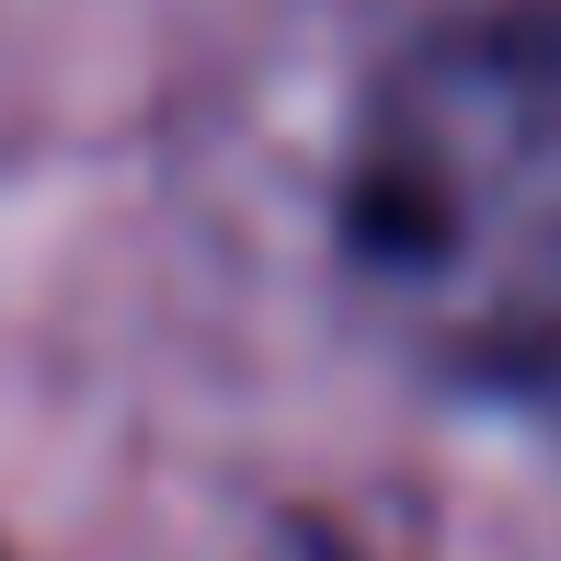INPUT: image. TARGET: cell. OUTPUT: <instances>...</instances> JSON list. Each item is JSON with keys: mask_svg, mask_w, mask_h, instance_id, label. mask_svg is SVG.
Returning <instances> with one entry per match:
<instances>
[{"mask_svg": "<svg viewBox=\"0 0 561 561\" xmlns=\"http://www.w3.org/2000/svg\"><path fill=\"white\" fill-rule=\"evenodd\" d=\"M344 252L424 367L561 413V0H504L378 81Z\"/></svg>", "mask_w": 561, "mask_h": 561, "instance_id": "cell-1", "label": "cell"}]
</instances>
